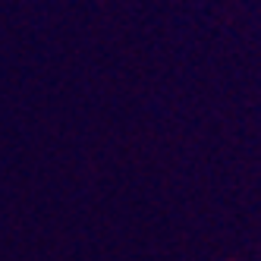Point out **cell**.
Instances as JSON below:
<instances>
[]
</instances>
